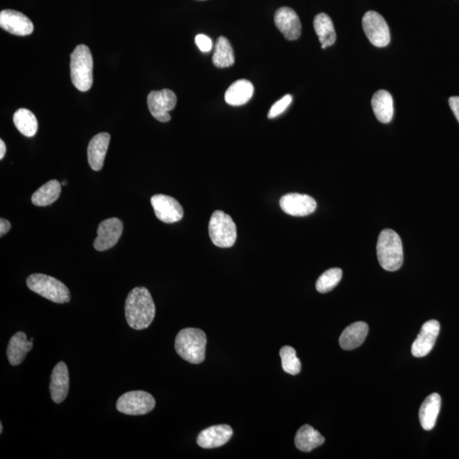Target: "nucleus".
Masks as SVG:
<instances>
[{
	"mask_svg": "<svg viewBox=\"0 0 459 459\" xmlns=\"http://www.w3.org/2000/svg\"><path fill=\"white\" fill-rule=\"evenodd\" d=\"M293 97L291 95H286L283 96L282 99H280L278 102H276L273 106L271 107L270 111L268 113L269 118H275L278 117L279 115H281L282 113H285L287 108L289 107L291 102H292Z\"/></svg>",
	"mask_w": 459,
	"mask_h": 459,
	"instance_id": "nucleus-31",
	"label": "nucleus"
},
{
	"mask_svg": "<svg viewBox=\"0 0 459 459\" xmlns=\"http://www.w3.org/2000/svg\"><path fill=\"white\" fill-rule=\"evenodd\" d=\"M62 186H66L67 185V181H62Z\"/></svg>",
	"mask_w": 459,
	"mask_h": 459,
	"instance_id": "nucleus-37",
	"label": "nucleus"
},
{
	"mask_svg": "<svg viewBox=\"0 0 459 459\" xmlns=\"http://www.w3.org/2000/svg\"><path fill=\"white\" fill-rule=\"evenodd\" d=\"M33 349V341H28L24 332H17L10 339L7 348V357L12 366H17L24 361L27 354Z\"/></svg>",
	"mask_w": 459,
	"mask_h": 459,
	"instance_id": "nucleus-19",
	"label": "nucleus"
},
{
	"mask_svg": "<svg viewBox=\"0 0 459 459\" xmlns=\"http://www.w3.org/2000/svg\"><path fill=\"white\" fill-rule=\"evenodd\" d=\"M363 28L366 36L376 47H386L390 42L389 26L381 15L376 11H368L363 18Z\"/></svg>",
	"mask_w": 459,
	"mask_h": 459,
	"instance_id": "nucleus-8",
	"label": "nucleus"
},
{
	"mask_svg": "<svg viewBox=\"0 0 459 459\" xmlns=\"http://www.w3.org/2000/svg\"><path fill=\"white\" fill-rule=\"evenodd\" d=\"M6 152V145L3 140H0V159L5 158Z\"/></svg>",
	"mask_w": 459,
	"mask_h": 459,
	"instance_id": "nucleus-35",
	"label": "nucleus"
},
{
	"mask_svg": "<svg viewBox=\"0 0 459 459\" xmlns=\"http://www.w3.org/2000/svg\"><path fill=\"white\" fill-rule=\"evenodd\" d=\"M377 256L380 266L388 271L399 270L403 264V248L401 237L391 229H384L377 242Z\"/></svg>",
	"mask_w": 459,
	"mask_h": 459,
	"instance_id": "nucleus-3",
	"label": "nucleus"
},
{
	"mask_svg": "<svg viewBox=\"0 0 459 459\" xmlns=\"http://www.w3.org/2000/svg\"><path fill=\"white\" fill-rule=\"evenodd\" d=\"M110 140V134L103 132L96 134L89 141L88 161L93 170L100 171L102 169Z\"/></svg>",
	"mask_w": 459,
	"mask_h": 459,
	"instance_id": "nucleus-18",
	"label": "nucleus"
},
{
	"mask_svg": "<svg viewBox=\"0 0 459 459\" xmlns=\"http://www.w3.org/2000/svg\"><path fill=\"white\" fill-rule=\"evenodd\" d=\"M208 233L213 244L219 248L233 247L237 240L236 224L223 211L217 210L212 215Z\"/></svg>",
	"mask_w": 459,
	"mask_h": 459,
	"instance_id": "nucleus-6",
	"label": "nucleus"
},
{
	"mask_svg": "<svg viewBox=\"0 0 459 459\" xmlns=\"http://www.w3.org/2000/svg\"><path fill=\"white\" fill-rule=\"evenodd\" d=\"M275 24L287 40H296L301 35V22L296 11L282 7L276 11Z\"/></svg>",
	"mask_w": 459,
	"mask_h": 459,
	"instance_id": "nucleus-15",
	"label": "nucleus"
},
{
	"mask_svg": "<svg viewBox=\"0 0 459 459\" xmlns=\"http://www.w3.org/2000/svg\"><path fill=\"white\" fill-rule=\"evenodd\" d=\"M313 25L322 46H325L327 48L334 46L336 33L331 18L325 13H320L316 15Z\"/></svg>",
	"mask_w": 459,
	"mask_h": 459,
	"instance_id": "nucleus-26",
	"label": "nucleus"
},
{
	"mask_svg": "<svg viewBox=\"0 0 459 459\" xmlns=\"http://www.w3.org/2000/svg\"><path fill=\"white\" fill-rule=\"evenodd\" d=\"M125 317L130 327L143 330L154 320L156 307L150 292L144 287H134L125 301Z\"/></svg>",
	"mask_w": 459,
	"mask_h": 459,
	"instance_id": "nucleus-1",
	"label": "nucleus"
},
{
	"mask_svg": "<svg viewBox=\"0 0 459 459\" xmlns=\"http://www.w3.org/2000/svg\"><path fill=\"white\" fill-rule=\"evenodd\" d=\"M61 192V183L55 180L48 181L33 193L32 203L39 207L48 206L59 199Z\"/></svg>",
	"mask_w": 459,
	"mask_h": 459,
	"instance_id": "nucleus-25",
	"label": "nucleus"
},
{
	"mask_svg": "<svg viewBox=\"0 0 459 459\" xmlns=\"http://www.w3.org/2000/svg\"><path fill=\"white\" fill-rule=\"evenodd\" d=\"M253 85L251 82L240 80L235 82L227 89L225 100L228 105L240 107L249 102L253 95Z\"/></svg>",
	"mask_w": 459,
	"mask_h": 459,
	"instance_id": "nucleus-22",
	"label": "nucleus"
},
{
	"mask_svg": "<svg viewBox=\"0 0 459 459\" xmlns=\"http://www.w3.org/2000/svg\"><path fill=\"white\" fill-rule=\"evenodd\" d=\"M177 103V97L170 89H162L152 91L147 96L149 111L156 120L162 123L170 121V111L174 109Z\"/></svg>",
	"mask_w": 459,
	"mask_h": 459,
	"instance_id": "nucleus-9",
	"label": "nucleus"
},
{
	"mask_svg": "<svg viewBox=\"0 0 459 459\" xmlns=\"http://www.w3.org/2000/svg\"><path fill=\"white\" fill-rule=\"evenodd\" d=\"M233 435V429L229 425H215L201 431L197 436V443L201 449H216L228 442Z\"/></svg>",
	"mask_w": 459,
	"mask_h": 459,
	"instance_id": "nucleus-16",
	"label": "nucleus"
},
{
	"mask_svg": "<svg viewBox=\"0 0 459 459\" xmlns=\"http://www.w3.org/2000/svg\"><path fill=\"white\" fill-rule=\"evenodd\" d=\"M235 55L229 40L225 37H219L216 41L213 63L219 69H225L234 64Z\"/></svg>",
	"mask_w": 459,
	"mask_h": 459,
	"instance_id": "nucleus-28",
	"label": "nucleus"
},
{
	"mask_svg": "<svg viewBox=\"0 0 459 459\" xmlns=\"http://www.w3.org/2000/svg\"><path fill=\"white\" fill-rule=\"evenodd\" d=\"M156 406L154 397L143 390L130 391L122 395L117 402L118 412L126 415H145L152 411Z\"/></svg>",
	"mask_w": 459,
	"mask_h": 459,
	"instance_id": "nucleus-7",
	"label": "nucleus"
},
{
	"mask_svg": "<svg viewBox=\"0 0 459 459\" xmlns=\"http://www.w3.org/2000/svg\"><path fill=\"white\" fill-rule=\"evenodd\" d=\"M50 390L52 400L57 404L64 402L69 391V372L66 365L60 361L52 371Z\"/></svg>",
	"mask_w": 459,
	"mask_h": 459,
	"instance_id": "nucleus-17",
	"label": "nucleus"
},
{
	"mask_svg": "<svg viewBox=\"0 0 459 459\" xmlns=\"http://www.w3.org/2000/svg\"><path fill=\"white\" fill-rule=\"evenodd\" d=\"M442 398L438 393H433L425 399L420 406V420L424 431H431L435 426L440 411Z\"/></svg>",
	"mask_w": 459,
	"mask_h": 459,
	"instance_id": "nucleus-21",
	"label": "nucleus"
},
{
	"mask_svg": "<svg viewBox=\"0 0 459 459\" xmlns=\"http://www.w3.org/2000/svg\"><path fill=\"white\" fill-rule=\"evenodd\" d=\"M368 334V324L357 322L345 328L339 338V345L345 350H352L363 344Z\"/></svg>",
	"mask_w": 459,
	"mask_h": 459,
	"instance_id": "nucleus-20",
	"label": "nucleus"
},
{
	"mask_svg": "<svg viewBox=\"0 0 459 459\" xmlns=\"http://www.w3.org/2000/svg\"><path fill=\"white\" fill-rule=\"evenodd\" d=\"M71 80L78 91L87 92L93 84V57L84 44H80L71 54Z\"/></svg>",
	"mask_w": 459,
	"mask_h": 459,
	"instance_id": "nucleus-4",
	"label": "nucleus"
},
{
	"mask_svg": "<svg viewBox=\"0 0 459 459\" xmlns=\"http://www.w3.org/2000/svg\"><path fill=\"white\" fill-rule=\"evenodd\" d=\"M282 369L291 375H296L301 371V363L297 357L296 350L291 346H283L280 350Z\"/></svg>",
	"mask_w": 459,
	"mask_h": 459,
	"instance_id": "nucleus-30",
	"label": "nucleus"
},
{
	"mask_svg": "<svg viewBox=\"0 0 459 459\" xmlns=\"http://www.w3.org/2000/svg\"><path fill=\"white\" fill-rule=\"evenodd\" d=\"M151 204L156 218L164 223L180 222L184 215L181 204L172 197L158 194L152 197Z\"/></svg>",
	"mask_w": 459,
	"mask_h": 459,
	"instance_id": "nucleus-10",
	"label": "nucleus"
},
{
	"mask_svg": "<svg viewBox=\"0 0 459 459\" xmlns=\"http://www.w3.org/2000/svg\"><path fill=\"white\" fill-rule=\"evenodd\" d=\"M195 42L201 52H210L212 50L213 43L210 38L204 35L196 36Z\"/></svg>",
	"mask_w": 459,
	"mask_h": 459,
	"instance_id": "nucleus-32",
	"label": "nucleus"
},
{
	"mask_svg": "<svg viewBox=\"0 0 459 459\" xmlns=\"http://www.w3.org/2000/svg\"><path fill=\"white\" fill-rule=\"evenodd\" d=\"M0 27L17 36H28L33 32L31 20L24 14L14 10H3L0 12Z\"/></svg>",
	"mask_w": 459,
	"mask_h": 459,
	"instance_id": "nucleus-13",
	"label": "nucleus"
},
{
	"mask_svg": "<svg viewBox=\"0 0 459 459\" xmlns=\"http://www.w3.org/2000/svg\"><path fill=\"white\" fill-rule=\"evenodd\" d=\"M207 337L203 330L188 327L179 332L175 339V350L182 359L192 364H200L205 360Z\"/></svg>",
	"mask_w": 459,
	"mask_h": 459,
	"instance_id": "nucleus-2",
	"label": "nucleus"
},
{
	"mask_svg": "<svg viewBox=\"0 0 459 459\" xmlns=\"http://www.w3.org/2000/svg\"><path fill=\"white\" fill-rule=\"evenodd\" d=\"M342 276V270L339 268H332L323 272L316 281V290L322 294L330 292L341 281Z\"/></svg>",
	"mask_w": 459,
	"mask_h": 459,
	"instance_id": "nucleus-29",
	"label": "nucleus"
},
{
	"mask_svg": "<svg viewBox=\"0 0 459 459\" xmlns=\"http://www.w3.org/2000/svg\"><path fill=\"white\" fill-rule=\"evenodd\" d=\"M13 122L17 129L25 136H35L38 132L39 124L35 115L26 108H21L15 113Z\"/></svg>",
	"mask_w": 459,
	"mask_h": 459,
	"instance_id": "nucleus-27",
	"label": "nucleus"
},
{
	"mask_svg": "<svg viewBox=\"0 0 459 459\" xmlns=\"http://www.w3.org/2000/svg\"><path fill=\"white\" fill-rule=\"evenodd\" d=\"M372 108L375 117L382 124H388L393 120L394 102L393 96L386 91L375 93L372 99Z\"/></svg>",
	"mask_w": 459,
	"mask_h": 459,
	"instance_id": "nucleus-23",
	"label": "nucleus"
},
{
	"mask_svg": "<svg viewBox=\"0 0 459 459\" xmlns=\"http://www.w3.org/2000/svg\"><path fill=\"white\" fill-rule=\"evenodd\" d=\"M280 207L287 215L303 217L315 212L316 201L305 194L289 193L280 199Z\"/></svg>",
	"mask_w": 459,
	"mask_h": 459,
	"instance_id": "nucleus-12",
	"label": "nucleus"
},
{
	"mask_svg": "<svg viewBox=\"0 0 459 459\" xmlns=\"http://www.w3.org/2000/svg\"><path fill=\"white\" fill-rule=\"evenodd\" d=\"M28 289L33 292L57 304L69 303L71 294L64 283L44 274H33L27 279Z\"/></svg>",
	"mask_w": 459,
	"mask_h": 459,
	"instance_id": "nucleus-5",
	"label": "nucleus"
},
{
	"mask_svg": "<svg viewBox=\"0 0 459 459\" xmlns=\"http://www.w3.org/2000/svg\"><path fill=\"white\" fill-rule=\"evenodd\" d=\"M325 442V438L311 425L305 424L298 431L294 438L297 449L305 453H309Z\"/></svg>",
	"mask_w": 459,
	"mask_h": 459,
	"instance_id": "nucleus-24",
	"label": "nucleus"
},
{
	"mask_svg": "<svg viewBox=\"0 0 459 459\" xmlns=\"http://www.w3.org/2000/svg\"><path fill=\"white\" fill-rule=\"evenodd\" d=\"M440 328V323L436 320H431L424 324L412 346L413 357H424L430 354L438 337Z\"/></svg>",
	"mask_w": 459,
	"mask_h": 459,
	"instance_id": "nucleus-14",
	"label": "nucleus"
},
{
	"mask_svg": "<svg viewBox=\"0 0 459 459\" xmlns=\"http://www.w3.org/2000/svg\"><path fill=\"white\" fill-rule=\"evenodd\" d=\"M199 1H204V0H199Z\"/></svg>",
	"mask_w": 459,
	"mask_h": 459,
	"instance_id": "nucleus-38",
	"label": "nucleus"
},
{
	"mask_svg": "<svg viewBox=\"0 0 459 459\" xmlns=\"http://www.w3.org/2000/svg\"><path fill=\"white\" fill-rule=\"evenodd\" d=\"M449 105L451 111H453L455 117L458 119L459 123V97L453 96L449 99Z\"/></svg>",
	"mask_w": 459,
	"mask_h": 459,
	"instance_id": "nucleus-33",
	"label": "nucleus"
},
{
	"mask_svg": "<svg viewBox=\"0 0 459 459\" xmlns=\"http://www.w3.org/2000/svg\"><path fill=\"white\" fill-rule=\"evenodd\" d=\"M10 228L11 225L9 220L1 218V219H0V236L3 237V235L9 233Z\"/></svg>",
	"mask_w": 459,
	"mask_h": 459,
	"instance_id": "nucleus-34",
	"label": "nucleus"
},
{
	"mask_svg": "<svg viewBox=\"0 0 459 459\" xmlns=\"http://www.w3.org/2000/svg\"><path fill=\"white\" fill-rule=\"evenodd\" d=\"M123 222L118 218H110L100 223L94 248L97 251H106L114 248L120 240L123 233Z\"/></svg>",
	"mask_w": 459,
	"mask_h": 459,
	"instance_id": "nucleus-11",
	"label": "nucleus"
},
{
	"mask_svg": "<svg viewBox=\"0 0 459 459\" xmlns=\"http://www.w3.org/2000/svg\"><path fill=\"white\" fill-rule=\"evenodd\" d=\"M0 433H1V434L3 433V424H2V423L0 424Z\"/></svg>",
	"mask_w": 459,
	"mask_h": 459,
	"instance_id": "nucleus-36",
	"label": "nucleus"
}]
</instances>
